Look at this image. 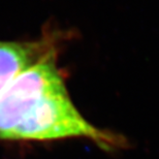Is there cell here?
<instances>
[{"label": "cell", "instance_id": "obj_2", "mask_svg": "<svg viewBox=\"0 0 159 159\" xmlns=\"http://www.w3.org/2000/svg\"><path fill=\"white\" fill-rule=\"evenodd\" d=\"M56 49L16 78L0 93V139H9L31 110L51 93L65 90Z\"/></svg>", "mask_w": 159, "mask_h": 159}, {"label": "cell", "instance_id": "obj_1", "mask_svg": "<svg viewBox=\"0 0 159 159\" xmlns=\"http://www.w3.org/2000/svg\"><path fill=\"white\" fill-rule=\"evenodd\" d=\"M84 138L93 141L104 150L124 148L126 139L88 122L72 102L67 89L49 94L25 117L9 139L49 141Z\"/></svg>", "mask_w": 159, "mask_h": 159}, {"label": "cell", "instance_id": "obj_3", "mask_svg": "<svg viewBox=\"0 0 159 159\" xmlns=\"http://www.w3.org/2000/svg\"><path fill=\"white\" fill-rule=\"evenodd\" d=\"M54 49L52 41L46 40L32 43H0V93Z\"/></svg>", "mask_w": 159, "mask_h": 159}]
</instances>
